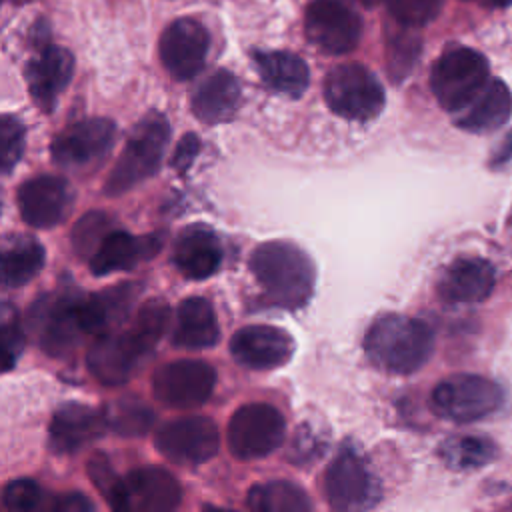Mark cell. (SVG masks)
<instances>
[{"instance_id": "40", "label": "cell", "mask_w": 512, "mask_h": 512, "mask_svg": "<svg viewBox=\"0 0 512 512\" xmlns=\"http://www.w3.org/2000/svg\"><path fill=\"white\" fill-rule=\"evenodd\" d=\"M50 512H96V508L84 492L70 490L52 500Z\"/></svg>"}, {"instance_id": "18", "label": "cell", "mask_w": 512, "mask_h": 512, "mask_svg": "<svg viewBox=\"0 0 512 512\" xmlns=\"http://www.w3.org/2000/svg\"><path fill=\"white\" fill-rule=\"evenodd\" d=\"M230 352L246 368L274 370L292 358L294 338L278 326L252 324L232 334Z\"/></svg>"}, {"instance_id": "14", "label": "cell", "mask_w": 512, "mask_h": 512, "mask_svg": "<svg viewBox=\"0 0 512 512\" xmlns=\"http://www.w3.org/2000/svg\"><path fill=\"white\" fill-rule=\"evenodd\" d=\"M116 126L108 118H86L54 136L50 154L56 166L80 170L102 160L114 144Z\"/></svg>"}, {"instance_id": "20", "label": "cell", "mask_w": 512, "mask_h": 512, "mask_svg": "<svg viewBox=\"0 0 512 512\" xmlns=\"http://www.w3.org/2000/svg\"><path fill=\"white\" fill-rule=\"evenodd\" d=\"M104 414L94 410L92 406L68 402L60 406L48 426V444L56 454H74L96 438H100L106 430Z\"/></svg>"}, {"instance_id": "2", "label": "cell", "mask_w": 512, "mask_h": 512, "mask_svg": "<svg viewBox=\"0 0 512 512\" xmlns=\"http://www.w3.org/2000/svg\"><path fill=\"white\" fill-rule=\"evenodd\" d=\"M364 350L376 368L404 376L428 362L434 350V334L418 318L384 314L370 324L364 336Z\"/></svg>"}, {"instance_id": "42", "label": "cell", "mask_w": 512, "mask_h": 512, "mask_svg": "<svg viewBox=\"0 0 512 512\" xmlns=\"http://www.w3.org/2000/svg\"><path fill=\"white\" fill-rule=\"evenodd\" d=\"M512 160V132L500 142V148L494 152L492 156V166H500V164H506Z\"/></svg>"}, {"instance_id": "38", "label": "cell", "mask_w": 512, "mask_h": 512, "mask_svg": "<svg viewBox=\"0 0 512 512\" xmlns=\"http://www.w3.org/2000/svg\"><path fill=\"white\" fill-rule=\"evenodd\" d=\"M386 2L390 12L406 26L426 24L440 10V0H386Z\"/></svg>"}, {"instance_id": "11", "label": "cell", "mask_w": 512, "mask_h": 512, "mask_svg": "<svg viewBox=\"0 0 512 512\" xmlns=\"http://www.w3.org/2000/svg\"><path fill=\"white\" fill-rule=\"evenodd\" d=\"M216 370L204 360H172L162 364L152 378L154 398L176 410L202 406L214 390Z\"/></svg>"}, {"instance_id": "31", "label": "cell", "mask_w": 512, "mask_h": 512, "mask_svg": "<svg viewBox=\"0 0 512 512\" xmlns=\"http://www.w3.org/2000/svg\"><path fill=\"white\" fill-rule=\"evenodd\" d=\"M440 458L454 470L480 468L492 462L498 454L496 444L484 436H456L440 446Z\"/></svg>"}, {"instance_id": "8", "label": "cell", "mask_w": 512, "mask_h": 512, "mask_svg": "<svg viewBox=\"0 0 512 512\" xmlns=\"http://www.w3.org/2000/svg\"><path fill=\"white\" fill-rule=\"evenodd\" d=\"M322 486L332 512H368L380 498L378 482L354 446L340 448L324 472Z\"/></svg>"}, {"instance_id": "3", "label": "cell", "mask_w": 512, "mask_h": 512, "mask_svg": "<svg viewBox=\"0 0 512 512\" xmlns=\"http://www.w3.org/2000/svg\"><path fill=\"white\" fill-rule=\"evenodd\" d=\"M170 124L164 114H146L130 132L124 150L104 182V194L120 196L154 176L166 152Z\"/></svg>"}, {"instance_id": "46", "label": "cell", "mask_w": 512, "mask_h": 512, "mask_svg": "<svg viewBox=\"0 0 512 512\" xmlns=\"http://www.w3.org/2000/svg\"><path fill=\"white\" fill-rule=\"evenodd\" d=\"M8 2H12V4H22V2H26V0H8Z\"/></svg>"}, {"instance_id": "24", "label": "cell", "mask_w": 512, "mask_h": 512, "mask_svg": "<svg viewBox=\"0 0 512 512\" xmlns=\"http://www.w3.org/2000/svg\"><path fill=\"white\" fill-rule=\"evenodd\" d=\"M240 84L228 70L210 74L192 94L190 108L200 122L220 124L230 120L240 106Z\"/></svg>"}, {"instance_id": "37", "label": "cell", "mask_w": 512, "mask_h": 512, "mask_svg": "<svg viewBox=\"0 0 512 512\" xmlns=\"http://www.w3.org/2000/svg\"><path fill=\"white\" fill-rule=\"evenodd\" d=\"M420 54V40L414 34H398L394 40L388 42V62L390 74L398 80L404 78L412 64L418 60Z\"/></svg>"}, {"instance_id": "29", "label": "cell", "mask_w": 512, "mask_h": 512, "mask_svg": "<svg viewBox=\"0 0 512 512\" xmlns=\"http://www.w3.org/2000/svg\"><path fill=\"white\" fill-rule=\"evenodd\" d=\"M46 254L42 244L32 236H16L2 250L4 286L16 288L28 284L44 266Z\"/></svg>"}, {"instance_id": "26", "label": "cell", "mask_w": 512, "mask_h": 512, "mask_svg": "<svg viewBox=\"0 0 512 512\" xmlns=\"http://www.w3.org/2000/svg\"><path fill=\"white\" fill-rule=\"evenodd\" d=\"M220 338L216 312L204 296H188L178 304L172 344L190 350L212 348Z\"/></svg>"}, {"instance_id": "25", "label": "cell", "mask_w": 512, "mask_h": 512, "mask_svg": "<svg viewBox=\"0 0 512 512\" xmlns=\"http://www.w3.org/2000/svg\"><path fill=\"white\" fill-rule=\"evenodd\" d=\"M512 116V92L500 78H490L474 102L456 118V126L472 134H488L502 128Z\"/></svg>"}, {"instance_id": "6", "label": "cell", "mask_w": 512, "mask_h": 512, "mask_svg": "<svg viewBox=\"0 0 512 512\" xmlns=\"http://www.w3.org/2000/svg\"><path fill=\"white\" fill-rule=\"evenodd\" d=\"M324 100L334 114L358 122L376 118L386 102L380 80L358 62L340 64L328 72Z\"/></svg>"}, {"instance_id": "23", "label": "cell", "mask_w": 512, "mask_h": 512, "mask_svg": "<svg viewBox=\"0 0 512 512\" xmlns=\"http://www.w3.org/2000/svg\"><path fill=\"white\" fill-rule=\"evenodd\" d=\"M162 246V238L152 236H132L124 230H112L94 256L88 260L90 272L94 276H106L112 272H122L134 268L138 262L152 258Z\"/></svg>"}, {"instance_id": "12", "label": "cell", "mask_w": 512, "mask_h": 512, "mask_svg": "<svg viewBox=\"0 0 512 512\" xmlns=\"http://www.w3.org/2000/svg\"><path fill=\"white\" fill-rule=\"evenodd\" d=\"M154 446L174 464L196 466L214 458L220 448V432L206 416H182L158 428Z\"/></svg>"}, {"instance_id": "9", "label": "cell", "mask_w": 512, "mask_h": 512, "mask_svg": "<svg viewBox=\"0 0 512 512\" xmlns=\"http://www.w3.org/2000/svg\"><path fill=\"white\" fill-rule=\"evenodd\" d=\"M432 408L452 422H474L496 412L504 402L502 388L478 374H454L432 390Z\"/></svg>"}, {"instance_id": "22", "label": "cell", "mask_w": 512, "mask_h": 512, "mask_svg": "<svg viewBox=\"0 0 512 512\" xmlns=\"http://www.w3.org/2000/svg\"><path fill=\"white\" fill-rule=\"evenodd\" d=\"M496 282L492 264L478 256H464L454 260L438 282V294L452 304H474L486 300Z\"/></svg>"}, {"instance_id": "7", "label": "cell", "mask_w": 512, "mask_h": 512, "mask_svg": "<svg viewBox=\"0 0 512 512\" xmlns=\"http://www.w3.org/2000/svg\"><path fill=\"white\" fill-rule=\"evenodd\" d=\"M104 500L112 512H176L182 488L172 472L150 464L118 478Z\"/></svg>"}, {"instance_id": "45", "label": "cell", "mask_w": 512, "mask_h": 512, "mask_svg": "<svg viewBox=\"0 0 512 512\" xmlns=\"http://www.w3.org/2000/svg\"><path fill=\"white\" fill-rule=\"evenodd\" d=\"M358 2H362L364 6H374V4H378V0H358Z\"/></svg>"}, {"instance_id": "16", "label": "cell", "mask_w": 512, "mask_h": 512, "mask_svg": "<svg viewBox=\"0 0 512 512\" xmlns=\"http://www.w3.org/2000/svg\"><path fill=\"white\" fill-rule=\"evenodd\" d=\"M146 354V348L130 334V330L104 332L90 344L86 366L104 386H120L132 378Z\"/></svg>"}, {"instance_id": "30", "label": "cell", "mask_w": 512, "mask_h": 512, "mask_svg": "<svg viewBox=\"0 0 512 512\" xmlns=\"http://www.w3.org/2000/svg\"><path fill=\"white\" fill-rule=\"evenodd\" d=\"M106 426L118 436L138 438L144 436L154 424V412L134 396H122L112 400L104 410Z\"/></svg>"}, {"instance_id": "34", "label": "cell", "mask_w": 512, "mask_h": 512, "mask_svg": "<svg viewBox=\"0 0 512 512\" xmlns=\"http://www.w3.org/2000/svg\"><path fill=\"white\" fill-rule=\"evenodd\" d=\"M110 232H112L110 216H106L104 212H88L76 222L72 230V246L76 254L86 256L90 260Z\"/></svg>"}, {"instance_id": "27", "label": "cell", "mask_w": 512, "mask_h": 512, "mask_svg": "<svg viewBox=\"0 0 512 512\" xmlns=\"http://www.w3.org/2000/svg\"><path fill=\"white\" fill-rule=\"evenodd\" d=\"M254 64L262 82L280 94L298 98L308 88V64L292 52H254Z\"/></svg>"}, {"instance_id": "35", "label": "cell", "mask_w": 512, "mask_h": 512, "mask_svg": "<svg viewBox=\"0 0 512 512\" xmlns=\"http://www.w3.org/2000/svg\"><path fill=\"white\" fill-rule=\"evenodd\" d=\"M24 350V330L16 310L10 304H4L2 310V368L4 372L12 370Z\"/></svg>"}, {"instance_id": "47", "label": "cell", "mask_w": 512, "mask_h": 512, "mask_svg": "<svg viewBox=\"0 0 512 512\" xmlns=\"http://www.w3.org/2000/svg\"><path fill=\"white\" fill-rule=\"evenodd\" d=\"M504 512H512V506H510V508H506V510H504Z\"/></svg>"}, {"instance_id": "39", "label": "cell", "mask_w": 512, "mask_h": 512, "mask_svg": "<svg viewBox=\"0 0 512 512\" xmlns=\"http://www.w3.org/2000/svg\"><path fill=\"white\" fill-rule=\"evenodd\" d=\"M88 476H90V480H92V484L100 490V494L106 498L110 492H112V488H114V484L118 482V478L120 476H116L114 474V468L110 466V462L106 460V456L104 454H94L90 460H88Z\"/></svg>"}, {"instance_id": "10", "label": "cell", "mask_w": 512, "mask_h": 512, "mask_svg": "<svg viewBox=\"0 0 512 512\" xmlns=\"http://www.w3.org/2000/svg\"><path fill=\"white\" fill-rule=\"evenodd\" d=\"M286 436V422L278 408L250 402L234 410L226 428L228 450L238 460H256L274 452Z\"/></svg>"}, {"instance_id": "43", "label": "cell", "mask_w": 512, "mask_h": 512, "mask_svg": "<svg viewBox=\"0 0 512 512\" xmlns=\"http://www.w3.org/2000/svg\"><path fill=\"white\" fill-rule=\"evenodd\" d=\"M482 2H486V4H490V6H506V4H510L512 0H482Z\"/></svg>"}, {"instance_id": "5", "label": "cell", "mask_w": 512, "mask_h": 512, "mask_svg": "<svg viewBox=\"0 0 512 512\" xmlns=\"http://www.w3.org/2000/svg\"><path fill=\"white\" fill-rule=\"evenodd\" d=\"M490 66L484 54L468 46H452L430 70V88L446 112L466 110L488 84Z\"/></svg>"}, {"instance_id": "28", "label": "cell", "mask_w": 512, "mask_h": 512, "mask_svg": "<svg viewBox=\"0 0 512 512\" xmlns=\"http://www.w3.org/2000/svg\"><path fill=\"white\" fill-rule=\"evenodd\" d=\"M250 512H312V500L296 482L268 480L248 490Z\"/></svg>"}, {"instance_id": "17", "label": "cell", "mask_w": 512, "mask_h": 512, "mask_svg": "<svg viewBox=\"0 0 512 512\" xmlns=\"http://www.w3.org/2000/svg\"><path fill=\"white\" fill-rule=\"evenodd\" d=\"M16 202L22 220L32 228H54L70 212L72 188L60 176L40 174L26 182L16 192Z\"/></svg>"}, {"instance_id": "33", "label": "cell", "mask_w": 512, "mask_h": 512, "mask_svg": "<svg viewBox=\"0 0 512 512\" xmlns=\"http://www.w3.org/2000/svg\"><path fill=\"white\" fill-rule=\"evenodd\" d=\"M2 502L6 512H50L52 500L30 478H16L4 486Z\"/></svg>"}, {"instance_id": "15", "label": "cell", "mask_w": 512, "mask_h": 512, "mask_svg": "<svg viewBox=\"0 0 512 512\" xmlns=\"http://www.w3.org/2000/svg\"><path fill=\"white\" fill-rule=\"evenodd\" d=\"M210 50L208 30L194 18H178L158 40V54L174 80H192L206 64Z\"/></svg>"}, {"instance_id": "44", "label": "cell", "mask_w": 512, "mask_h": 512, "mask_svg": "<svg viewBox=\"0 0 512 512\" xmlns=\"http://www.w3.org/2000/svg\"><path fill=\"white\" fill-rule=\"evenodd\" d=\"M202 512H226V510L216 508V506H204V510H202Z\"/></svg>"}, {"instance_id": "19", "label": "cell", "mask_w": 512, "mask_h": 512, "mask_svg": "<svg viewBox=\"0 0 512 512\" xmlns=\"http://www.w3.org/2000/svg\"><path fill=\"white\" fill-rule=\"evenodd\" d=\"M74 72V58L66 48L44 44L26 64V84L30 98L42 112H52L60 92Z\"/></svg>"}, {"instance_id": "36", "label": "cell", "mask_w": 512, "mask_h": 512, "mask_svg": "<svg viewBox=\"0 0 512 512\" xmlns=\"http://www.w3.org/2000/svg\"><path fill=\"white\" fill-rule=\"evenodd\" d=\"M0 142H2V150H0V164H2V172L8 174L18 160L22 158L24 152V126L20 124L18 118L4 114L0 120Z\"/></svg>"}, {"instance_id": "1", "label": "cell", "mask_w": 512, "mask_h": 512, "mask_svg": "<svg viewBox=\"0 0 512 512\" xmlns=\"http://www.w3.org/2000/svg\"><path fill=\"white\" fill-rule=\"evenodd\" d=\"M248 268L266 300L278 308H302L314 292V264L292 242L272 240L260 244L252 250Z\"/></svg>"}, {"instance_id": "41", "label": "cell", "mask_w": 512, "mask_h": 512, "mask_svg": "<svg viewBox=\"0 0 512 512\" xmlns=\"http://www.w3.org/2000/svg\"><path fill=\"white\" fill-rule=\"evenodd\" d=\"M198 150H200V140L196 134L182 136L172 156V168H176L178 172H184L194 162Z\"/></svg>"}, {"instance_id": "21", "label": "cell", "mask_w": 512, "mask_h": 512, "mask_svg": "<svg viewBox=\"0 0 512 512\" xmlns=\"http://www.w3.org/2000/svg\"><path fill=\"white\" fill-rule=\"evenodd\" d=\"M224 258V248L214 230L194 224L184 228L176 242L172 260L178 272L190 280H206L218 272Z\"/></svg>"}, {"instance_id": "32", "label": "cell", "mask_w": 512, "mask_h": 512, "mask_svg": "<svg viewBox=\"0 0 512 512\" xmlns=\"http://www.w3.org/2000/svg\"><path fill=\"white\" fill-rule=\"evenodd\" d=\"M170 320V308L164 300H148L134 316L132 326L128 328L130 334L146 348V352H150L156 342L160 340V336L164 334L166 326Z\"/></svg>"}, {"instance_id": "13", "label": "cell", "mask_w": 512, "mask_h": 512, "mask_svg": "<svg viewBox=\"0 0 512 512\" xmlns=\"http://www.w3.org/2000/svg\"><path fill=\"white\" fill-rule=\"evenodd\" d=\"M306 38L326 54H346L356 48L362 22L342 0H312L304 14Z\"/></svg>"}, {"instance_id": "4", "label": "cell", "mask_w": 512, "mask_h": 512, "mask_svg": "<svg viewBox=\"0 0 512 512\" xmlns=\"http://www.w3.org/2000/svg\"><path fill=\"white\" fill-rule=\"evenodd\" d=\"M30 326L38 346L54 356H68L84 336L92 334L86 316V296L80 294H44L30 306Z\"/></svg>"}]
</instances>
